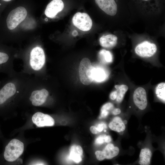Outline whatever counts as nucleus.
<instances>
[{"label":"nucleus","instance_id":"obj_3","mask_svg":"<svg viewBox=\"0 0 165 165\" xmlns=\"http://www.w3.org/2000/svg\"><path fill=\"white\" fill-rule=\"evenodd\" d=\"M24 150L23 143L17 139H13L5 147L4 158L8 162L14 161L22 155Z\"/></svg>","mask_w":165,"mask_h":165},{"label":"nucleus","instance_id":"obj_21","mask_svg":"<svg viewBox=\"0 0 165 165\" xmlns=\"http://www.w3.org/2000/svg\"><path fill=\"white\" fill-rule=\"evenodd\" d=\"M165 83L161 82L159 84L155 89V93L157 97L161 100L165 102Z\"/></svg>","mask_w":165,"mask_h":165},{"label":"nucleus","instance_id":"obj_30","mask_svg":"<svg viewBox=\"0 0 165 165\" xmlns=\"http://www.w3.org/2000/svg\"><path fill=\"white\" fill-rule=\"evenodd\" d=\"M73 35H77V31H73Z\"/></svg>","mask_w":165,"mask_h":165},{"label":"nucleus","instance_id":"obj_17","mask_svg":"<svg viewBox=\"0 0 165 165\" xmlns=\"http://www.w3.org/2000/svg\"><path fill=\"white\" fill-rule=\"evenodd\" d=\"M109 127L112 130L119 132L125 130L126 126L120 118L116 117L109 123Z\"/></svg>","mask_w":165,"mask_h":165},{"label":"nucleus","instance_id":"obj_19","mask_svg":"<svg viewBox=\"0 0 165 165\" xmlns=\"http://www.w3.org/2000/svg\"><path fill=\"white\" fill-rule=\"evenodd\" d=\"M98 57L101 61L104 64L110 63L112 61V55L108 50L105 49L101 50L99 52Z\"/></svg>","mask_w":165,"mask_h":165},{"label":"nucleus","instance_id":"obj_8","mask_svg":"<svg viewBox=\"0 0 165 165\" xmlns=\"http://www.w3.org/2000/svg\"><path fill=\"white\" fill-rule=\"evenodd\" d=\"M157 50L156 46L155 44L145 41L138 44L135 47V51L139 56L148 57L154 55Z\"/></svg>","mask_w":165,"mask_h":165},{"label":"nucleus","instance_id":"obj_27","mask_svg":"<svg viewBox=\"0 0 165 165\" xmlns=\"http://www.w3.org/2000/svg\"><path fill=\"white\" fill-rule=\"evenodd\" d=\"M109 112L107 111H101V115L100 118H105L108 115Z\"/></svg>","mask_w":165,"mask_h":165},{"label":"nucleus","instance_id":"obj_4","mask_svg":"<svg viewBox=\"0 0 165 165\" xmlns=\"http://www.w3.org/2000/svg\"><path fill=\"white\" fill-rule=\"evenodd\" d=\"M27 14L26 9L22 6L17 7L11 11L6 19L7 28L10 30L15 28L25 19Z\"/></svg>","mask_w":165,"mask_h":165},{"label":"nucleus","instance_id":"obj_6","mask_svg":"<svg viewBox=\"0 0 165 165\" xmlns=\"http://www.w3.org/2000/svg\"><path fill=\"white\" fill-rule=\"evenodd\" d=\"M93 66L88 58L82 59L79 67V74L80 80L83 84L89 85L93 81Z\"/></svg>","mask_w":165,"mask_h":165},{"label":"nucleus","instance_id":"obj_7","mask_svg":"<svg viewBox=\"0 0 165 165\" xmlns=\"http://www.w3.org/2000/svg\"><path fill=\"white\" fill-rule=\"evenodd\" d=\"M72 21L75 27L82 31H88L92 27V20L86 13L78 12L76 13L72 18Z\"/></svg>","mask_w":165,"mask_h":165},{"label":"nucleus","instance_id":"obj_10","mask_svg":"<svg viewBox=\"0 0 165 165\" xmlns=\"http://www.w3.org/2000/svg\"><path fill=\"white\" fill-rule=\"evenodd\" d=\"M95 0L99 7L107 14L113 16L116 13L118 4L116 0Z\"/></svg>","mask_w":165,"mask_h":165},{"label":"nucleus","instance_id":"obj_28","mask_svg":"<svg viewBox=\"0 0 165 165\" xmlns=\"http://www.w3.org/2000/svg\"><path fill=\"white\" fill-rule=\"evenodd\" d=\"M112 113L114 115H117L119 114L121 112L120 109L119 108L114 109L112 112Z\"/></svg>","mask_w":165,"mask_h":165},{"label":"nucleus","instance_id":"obj_25","mask_svg":"<svg viewBox=\"0 0 165 165\" xmlns=\"http://www.w3.org/2000/svg\"><path fill=\"white\" fill-rule=\"evenodd\" d=\"M117 95V92L116 90L112 92L110 94V98L112 100L116 99Z\"/></svg>","mask_w":165,"mask_h":165},{"label":"nucleus","instance_id":"obj_22","mask_svg":"<svg viewBox=\"0 0 165 165\" xmlns=\"http://www.w3.org/2000/svg\"><path fill=\"white\" fill-rule=\"evenodd\" d=\"M114 107L113 105L111 103L108 102L104 104L101 107V111H108L112 109Z\"/></svg>","mask_w":165,"mask_h":165},{"label":"nucleus","instance_id":"obj_31","mask_svg":"<svg viewBox=\"0 0 165 165\" xmlns=\"http://www.w3.org/2000/svg\"><path fill=\"white\" fill-rule=\"evenodd\" d=\"M123 122L125 124H127V121L126 120H124Z\"/></svg>","mask_w":165,"mask_h":165},{"label":"nucleus","instance_id":"obj_1","mask_svg":"<svg viewBox=\"0 0 165 165\" xmlns=\"http://www.w3.org/2000/svg\"><path fill=\"white\" fill-rule=\"evenodd\" d=\"M29 76L21 72L8 76L0 83V113L6 111L15 101L21 98Z\"/></svg>","mask_w":165,"mask_h":165},{"label":"nucleus","instance_id":"obj_11","mask_svg":"<svg viewBox=\"0 0 165 165\" xmlns=\"http://www.w3.org/2000/svg\"><path fill=\"white\" fill-rule=\"evenodd\" d=\"M33 122L38 127L52 126L54 124L53 118L49 115L42 112H37L32 116Z\"/></svg>","mask_w":165,"mask_h":165},{"label":"nucleus","instance_id":"obj_18","mask_svg":"<svg viewBox=\"0 0 165 165\" xmlns=\"http://www.w3.org/2000/svg\"><path fill=\"white\" fill-rule=\"evenodd\" d=\"M152 153L150 149L145 148L141 149L140 155L139 163L141 165H148L150 164Z\"/></svg>","mask_w":165,"mask_h":165},{"label":"nucleus","instance_id":"obj_9","mask_svg":"<svg viewBox=\"0 0 165 165\" xmlns=\"http://www.w3.org/2000/svg\"><path fill=\"white\" fill-rule=\"evenodd\" d=\"M119 151L118 147L114 146L112 144H109L102 151H96L95 152V155L97 160L102 161L105 159H112L118 154Z\"/></svg>","mask_w":165,"mask_h":165},{"label":"nucleus","instance_id":"obj_24","mask_svg":"<svg viewBox=\"0 0 165 165\" xmlns=\"http://www.w3.org/2000/svg\"><path fill=\"white\" fill-rule=\"evenodd\" d=\"M106 127L105 124L102 123L98 124L96 128L98 131L100 133L103 131L104 128H106Z\"/></svg>","mask_w":165,"mask_h":165},{"label":"nucleus","instance_id":"obj_15","mask_svg":"<svg viewBox=\"0 0 165 165\" xmlns=\"http://www.w3.org/2000/svg\"><path fill=\"white\" fill-rule=\"evenodd\" d=\"M83 150L80 145H74L71 146L70 150V158L77 163L82 160Z\"/></svg>","mask_w":165,"mask_h":165},{"label":"nucleus","instance_id":"obj_32","mask_svg":"<svg viewBox=\"0 0 165 165\" xmlns=\"http://www.w3.org/2000/svg\"><path fill=\"white\" fill-rule=\"evenodd\" d=\"M2 0L5 2H9L11 1V0Z\"/></svg>","mask_w":165,"mask_h":165},{"label":"nucleus","instance_id":"obj_26","mask_svg":"<svg viewBox=\"0 0 165 165\" xmlns=\"http://www.w3.org/2000/svg\"><path fill=\"white\" fill-rule=\"evenodd\" d=\"M90 130L91 132L94 134H96L99 133L97 130L96 127L94 126H91L90 128Z\"/></svg>","mask_w":165,"mask_h":165},{"label":"nucleus","instance_id":"obj_33","mask_svg":"<svg viewBox=\"0 0 165 165\" xmlns=\"http://www.w3.org/2000/svg\"><path fill=\"white\" fill-rule=\"evenodd\" d=\"M120 132V134H123V131H121Z\"/></svg>","mask_w":165,"mask_h":165},{"label":"nucleus","instance_id":"obj_14","mask_svg":"<svg viewBox=\"0 0 165 165\" xmlns=\"http://www.w3.org/2000/svg\"><path fill=\"white\" fill-rule=\"evenodd\" d=\"M118 38L116 36L113 34L103 35L100 38L101 45L106 48H112L117 44Z\"/></svg>","mask_w":165,"mask_h":165},{"label":"nucleus","instance_id":"obj_2","mask_svg":"<svg viewBox=\"0 0 165 165\" xmlns=\"http://www.w3.org/2000/svg\"><path fill=\"white\" fill-rule=\"evenodd\" d=\"M45 62L43 50L40 46H35L31 50L28 59L24 62L21 72L29 76L42 77Z\"/></svg>","mask_w":165,"mask_h":165},{"label":"nucleus","instance_id":"obj_13","mask_svg":"<svg viewBox=\"0 0 165 165\" xmlns=\"http://www.w3.org/2000/svg\"><path fill=\"white\" fill-rule=\"evenodd\" d=\"M64 4L62 0H53L47 6L45 11L46 15L53 18L63 9Z\"/></svg>","mask_w":165,"mask_h":165},{"label":"nucleus","instance_id":"obj_16","mask_svg":"<svg viewBox=\"0 0 165 165\" xmlns=\"http://www.w3.org/2000/svg\"><path fill=\"white\" fill-rule=\"evenodd\" d=\"M92 76L93 80L98 82H102L107 77L105 71L103 68L93 66Z\"/></svg>","mask_w":165,"mask_h":165},{"label":"nucleus","instance_id":"obj_29","mask_svg":"<svg viewBox=\"0 0 165 165\" xmlns=\"http://www.w3.org/2000/svg\"><path fill=\"white\" fill-rule=\"evenodd\" d=\"M105 142L106 143H109L112 140L111 137L109 135H105Z\"/></svg>","mask_w":165,"mask_h":165},{"label":"nucleus","instance_id":"obj_23","mask_svg":"<svg viewBox=\"0 0 165 165\" xmlns=\"http://www.w3.org/2000/svg\"><path fill=\"white\" fill-rule=\"evenodd\" d=\"M105 135H100L97 137L95 140V143L97 145H101L105 142Z\"/></svg>","mask_w":165,"mask_h":165},{"label":"nucleus","instance_id":"obj_5","mask_svg":"<svg viewBox=\"0 0 165 165\" xmlns=\"http://www.w3.org/2000/svg\"><path fill=\"white\" fill-rule=\"evenodd\" d=\"M0 46V73L11 76L17 72L14 69L13 60L7 50Z\"/></svg>","mask_w":165,"mask_h":165},{"label":"nucleus","instance_id":"obj_20","mask_svg":"<svg viewBox=\"0 0 165 165\" xmlns=\"http://www.w3.org/2000/svg\"><path fill=\"white\" fill-rule=\"evenodd\" d=\"M115 87L117 92L116 101L118 103H120L123 100L125 94L128 90V87L124 84L116 85Z\"/></svg>","mask_w":165,"mask_h":165},{"label":"nucleus","instance_id":"obj_12","mask_svg":"<svg viewBox=\"0 0 165 165\" xmlns=\"http://www.w3.org/2000/svg\"><path fill=\"white\" fill-rule=\"evenodd\" d=\"M133 98L134 104L139 109L143 110L146 108L147 105V95L143 88H137L134 93Z\"/></svg>","mask_w":165,"mask_h":165}]
</instances>
